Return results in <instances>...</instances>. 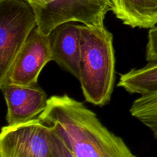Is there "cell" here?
I'll list each match as a JSON object with an SVG mask.
<instances>
[{
    "label": "cell",
    "instance_id": "obj_14",
    "mask_svg": "<svg viewBox=\"0 0 157 157\" xmlns=\"http://www.w3.org/2000/svg\"><path fill=\"white\" fill-rule=\"evenodd\" d=\"M25 1L29 2L32 6H38V5H39L40 2H41V0H25Z\"/></svg>",
    "mask_w": 157,
    "mask_h": 157
},
{
    "label": "cell",
    "instance_id": "obj_7",
    "mask_svg": "<svg viewBox=\"0 0 157 157\" xmlns=\"http://www.w3.org/2000/svg\"><path fill=\"white\" fill-rule=\"evenodd\" d=\"M7 106L8 125L22 124L37 118L46 109L45 92L35 86L7 84L0 87Z\"/></svg>",
    "mask_w": 157,
    "mask_h": 157
},
{
    "label": "cell",
    "instance_id": "obj_4",
    "mask_svg": "<svg viewBox=\"0 0 157 157\" xmlns=\"http://www.w3.org/2000/svg\"><path fill=\"white\" fill-rule=\"evenodd\" d=\"M37 17V27L44 35L67 22H78L87 26L104 24L111 0H41L33 6Z\"/></svg>",
    "mask_w": 157,
    "mask_h": 157
},
{
    "label": "cell",
    "instance_id": "obj_2",
    "mask_svg": "<svg viewBox=\"0 0 157 157\" xmlns=\"http://www.w3.org/2000/svg\"><path fill=\"white\" fill-rule=\"evenodd\" d=\"M81 74L84 99L95 106L110 102L115 82L113 37L105 25H80Z\"/></svg>",
    "mask_w": 157,
    "mask_h": 157
},
{
    "label": "cell",
    "instance_id": "obj_1",
    "mask_svg": "<svg viewBox=\"0 0 157 157\" xmlns=\"http://www.w3.org/2000/svg\"><path fill=\"white\" fill-rule=\"evenodd\" d=\"M38 118L61 136L75 157H136L94 112L67 94L49 98Z\"/></svg>",
    "mask_w": 157,
    "mask_h": 157
},
{
    "label": "cell",
    "instance_id": "obj_10",
    "mask_svg": "<svg viewBox=\"0 0 157 157\" xmlns=\"http://www.w3.org/2000/svg\"><path fill=\"white\" fill-rule=\"evenodd\" d=\"M117 86L132 94L157 92V63H148L141 68L121 74Z\"/></svg>",
    "mask_w": 157,
    "mask_h": 157
},
{
    "label": "cell",
    "instance_id": "obj_9",
    "mask_svg": "<svg viewBox=\"0 0 157 157\" xmlns=\"http://www.w3.org/2000/svg\"><path fill=\"white\" fill-rule=\"evenodd\" d=\"M112 12L124 25L150 29L157 25V0H111Z\"/></svg>",
    "mask_w": 157,
    "mask_h": 157
},
{
    "label": "cell",
    "instance_id": "obj_5",
    "mask_svg": "<svg viewBox=\"0 0 157 157\" xmlns=\"http://www.w3.org/2000/svg\"><path fill=\"white\" fill-rule=\"evenodd\" d=\"M0 157H54L52 131L39 118L2 127Z\"/></svg>",
    "mask_w": 157,
    "mask_h": 157
},
{
    "label": "cell",
    "instance_id": "obj_6",
    "mask_svg": "<svg viewBox=\"0 0 157 157\" xmlns=\"http://www.w3.org/2000/svg\"><path fill=\"white\" fill-rule=\"evenodd\" d=\"M52 61L49 35L35 27L9 67L0 87L7 84L35 86L44 66Z\"/></svg>",
    "mask_w": 157,
    "mask_h": 157
},
{
    "label": "cell",
    "instance_id": "obj_8",
    "mask_svg": "<svg viewBox=\"0 0 157 157\" xmlns=\"http://www.w3.org/2000/svg\"><path fill=\"white\" fill-rule=\"evenodd\" d=\"M67 22L55 28L50 34L52 61L79 79L81 74L80 24Z\"/></svg>",
    "mask_w": 157,
    "mask_h": 157
},
{
    "label": "cell",
    "instance_id": "obj_11",
    "mask_svg": "<svg viewBox=\"0 0 157 157\" xmlns=\"http://www.w3.org/2000/svg\"><path fill=\"white\" fill-rule=\"evenodd\" d=\"M133 117L150 130L157 140V92L141 95L130 109Z\"/></svg>",
    "mask_w": 157,
    "mask_h": 157
},
{
    "label": "cell",
    "instance_id": "obj_12",
    "mask_svg": "<svg viewBox=\"0 0 157 157\" xmlns=\"http://www.w3.org/2000/svg\"><path fill=\"white\" fill-rule=\"evenodd\" d=\"M146 60L148 63H157V26L150 29L148 32Z\"/></svg>",
    "mask_w": 157,
    "mask_h": 157
},
{
    "label": "cell",
    "instance_id": "obj_13",
    "mask_svg": "<svg viewBox=\"0 0 157 157\" xmlns=\"http://www.w3.org/2000/svg\"><path fill=\"white\" fill-rule=\"evenodd\" d=\"M52 131V141L54 157H75L61 136L50 127Z\"/></svg>",
    "mask_w": 157,
    "mask_h": 157
},
{
    "label": "cell",
    "instance_id": "obj_3",
    "mask_svg": "<svg viewBox=\"0 0 157 157\" xmlns=\"http://www.w3.org/2000/svg\"><path fill=\"white\" fill-rule=\"evenodd\" d=\"M35 27L36 14L29 2L0 0V81Z\"/></svg>",
    "mask_w": 157,
    "mask_h": 157
}]
</instances>
